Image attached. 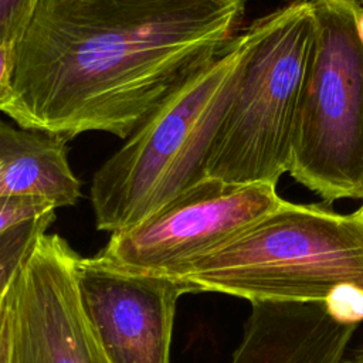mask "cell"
<instances>
[{
  "label": "cell",
  "instance_id": "1",
  "mask_svg": "<svg viewBox=\"0 0 363 363\" xmlns=\"http://www.w3.org/2000/svg\"><path fill=\"white\" fill-rule=\"evenodd\" d=\"M245 0H38L0 112L69 140L130 136L235 35Z\"/></svg>",
  "mask_w": 363,
  "mask_h": 363
},
{
  "label": "cell",
  "instance_id": "2",
  "mask_svg": "<svg viewBox=\"0 0 363 363\" xmlns=\"http://www.w3.org/2000/svg\"><path fill=\"white\" fill-rule=\"evenodd\" d=\"M189 294L252 302H325L363 291V216L286 200L177 275Z\"/></svg>",
  "mask_w": 363,
  "mask_h": 363
},
{
  "label": "cell",
  "instance_id": "3",
  "mask_svg": "<svg viewBox=\"0 0 363 363\" xmlns=\"http://www.w3.org/2000/svg\"><path fill=\"white\" fill-rule=\"evenodd\" d=\"M241 35L187 78L94 173L95 225L116 233L146 220L206 177L210 146L234 94Z\"/></svg>",
  "mask_w": 363,
  "mask_h": 363
},
{
  "label": "cell",
  "instance_id": "4",
  "mask_svg": "<svg viewBox=\"0 0 363 363\" xmlns=\"http://www.w3.org/2000/svg\"><path fill=\"white\" fill-rule=\"evenodd\" d=\"M312 34L309 0L292 1L240 33V71L207 155L206 177L235 186L275 187L288 172Z\"/></svg>",
  "mask_w": 363,
  "mask_h": 363
},
{
  "label": "cell",
  "instance_id": "5",
  "mask_svg": "<svg viewBox=\"0 0 363 363\" xmlns=\"http://www.w3.org/2000/svg\"><path fill=\"white\" fill-rule=\"evenodd\" d=\"M309 1L313 34L288 173L326 203L363 200V6Z\"/></svg>",
  "mask_w": 363,
  "mask_h": 363
},
{
  "label": "cell",
  "instance_id": "6",
  "mask_svg": "<svg viewBox=\"0 0 363 363\" xmlns=\"http://www.w3.org/2000/svg\"><path fill=\"white\" fill-rule=\"evenodd\" d=\"M282 200L274 186L204 177L146 220L112 233L95 257L115 269L174 277Z\"/></svg>",
  "mask_w": 363,
  "mask_h": 363
},
{
  "label": "cell",
  "instance_id": "7",
  "mask_svg": "<svg viewBox=\"0 0 363 363\" xmlns=\"http://www.w3.org/2000/svg\"><path fill=\"white\" fill-rule=\"evenodd\" d=\"M79 254L43 234L9 285V363H111L82 309Z\"/></svg>",
  "mask_w": 363,
  "mask_h": 363
},
{
  "label": "cell",
  "instance_id": "8",
  "mask_svg": "<svg viewBox=\"0 0 363 363\" xmlns=\"http://www.w3.org/2000/svg\"><path fill=\"white\" fill-rule=\"evenodd\" d=\"M82 309L111 363H170L177 301L189 294L172 277L111 268L96 257L77 261Z\"/></svg>",
  "mask_w": 363,
  "mask_h": 363
},
{
  "label": "cell",
  "instance_id": "9",
  "mask_svg": "<svg viewBox=\"0 0 363 363\" xmlns=\"http://www.w3.org/2000/svg\"><path fill=\"white\" fill-rule=\"evenodd\" d=\"M357 323L325 302H252L230 363H342Z\"/></svg>",
  "mask_w": 363,
  "mask_h": 363
},
{
  "label": "cell",
  "instance_id": "10",
  "mask_svg": "<svg viewBox=\"0 0 363 363\" xmlns=\"http://www.w3.org/2000/svg\"><path fill=\"white\" fill-rule=\"evenodd\" d=\"M81 186L67 140L0 121V197H37L60 208L77 204Z\"/></svg>",
  "mask_w": 363,
  "mask_h": 363
},
{
  "label": "cell",
  "instance_id": "11",
  "mask_svg": "<svg viewBox=\"0 0 363 363\" xmlns=\"http://www.w3.org/2000/svg\"><path fill=\"white\" fill-rule=\"evenodd\" d=\"M54 220L55 210L16 224L0 234V292L9 286Z\"/></svg>",
  "mask_w": 363,
  "mask_h": 363
},
{
  "label": "cell",
  "instance_id": "12",
  "mask_svg": "<svg viewBox=\"0 0 363 363\" xmlns=\"http://www.w3.org/2000/svg\"><path fill=\"white\" fill-rule=\"evenodd\" d=\"M57 207L37 197H0V234L26 220L54 211Z\"/></svg>",
  "mask_w": 363,
  "mask_h": 363
},
{
  "label": "cell",
  "instance_id": "13",
  "mask_svg": "<svg viewBox=\"0 0 363 363\" xmlns=\"http://www.w3.org/2000/svg\"><path fill=\"white\" fill-rule=\"evenodd\" d=\"M38 0H0V44H11L26 30Z\"/></svg>",
  "mask_w": 363,
  "mask_h": 363
},
{
  "label": "cell",
  "instance_id": "14",
  "mask_svg": "<svg viewBox=\"0 0 363 363\" xmlns=\"http://www.w3.org/2000/svg\"><path fill=\"white\" fill-rule=\"evenodd\" d=\"M329 312L342 322L359 323L363 319V291L345 286L325 301Z\"/></svg>",
  "mask_w": 363,
  "mask_h": 363
},
{
  "label": "cell",
  "instance_id": "15",
  "mask_svg": "<svg viewBox=\"0 0 363 363\" xmlns=\"http://www.w3.org/2000/svg\"><path fill=\"white\" fill-rule=\"evenodd\" d=\"M13 71V45L0 44V101L9 91Z\"/></svg>",
  "mask_w": 363,
  "mask_h": 363
},
{
  "label": "cell",
  "instance_id": "16",
  "mask_svg": "<svg viewBox=\"0 0 363 363\" xmlns=\"http://www.w3.org/2000/svg\"><path fill=\"white\" fill-rule=\"evenodd\" d=\"M7 305H9V288H7ZM0 363H9V312L6 306V318L3 333L0 339Z\"/></svg>",
  "mask_w": 363,
  "mask_h": 363
},
{
  "label": "cell",
  "instance_id": "17",
  "mask_svg": "<svg viewBox=\"0 0 363 363\" xmlns=\"http://www.w3.org/2000/svg\"><path fill=\"white\" fill-rule=\"evenodd\" d=\"M10 285V284H9ZM9 288V286H7ZM7 288L0 292V339L3 333L4 326V318H6V306H7Z\"/></svg>",
  "mask_w": 363,
  "mask_h": 363
},
{
  "label": "cell",
  "instance_id": "18",
  "mask_svg": "<svg viewBox=\"0 0 363 363\" xmlns=\"http://www.w3.org/2000/svg\"><path fill=\"white\" fill-rule=\"evenodd\" d=\"M345 363H363V345L353 353V356Z\"/></svg>",
  "mask_w": 363,
  "mask_h": 363
},
{
  "label": "cell",
  "instance_id": "19",
  "mask_svg": "<svg viewBox=\"0 0 363 363\" xmlns=\"http://www.w3.org/2000/svg\"><path fill=\"white\" fill-rule=\"evenodd\" d=\"M359 211H360V213H362V216H363V204L359 207Z\"/></svg>",
  "mask_w": 363,
  "mask_h": 363
},
{
  "label": "cell",
  "instance_id": "20",
  "mask_svg": "<svg viewBox=\"0 0 363 363\" xmlns=\"http://www.w3.org/2000/svg\"><path fill=\"white\" fill-rule=\"evenodd\" d=\"M359 1H360V3H362V6H363V0H359Z\"/></svg>",
  "mask_w": 363,
  "mask_h": 363
},
{
  "label": "cell",
  "instance_id": "21",
  "mask_svg": "<svg viewBox=\"0 0 363 363\" xmlns=\"http://www.w3.org/2000/svg\"><path fill=\"white\" fill-rule=\"evenodd\" d=\"M292 1H298V0H292Z\"/></svg>",
  "mask_w": 363,
  "mask_h": 363
}]
</instances>
